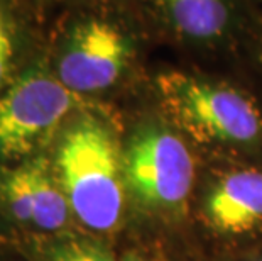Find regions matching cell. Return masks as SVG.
Returning <instances> with one entry per match:
<instances>
[{"instance_id": "7", "label": "cell", "mask_w": 262, "mask_h": 261, "mask_svg": "<svg viewBox=\"0 0 262 261\" xmlns=\"http://www.w3.org/2000/svg\"><path fill=\"white\" fill-rule=\"evenodd\" d=\"M150 4L166 31L189 44H219L235 26L232 0H150Z\"/></svg>"}, {"instance_id": "9", "label": "cell", "mask_w": 262, "mask_h": 261, "mask_svg": "<svg viewBox=\"0 0 262 261\" xmlns=\"http://www.w3.org/2000/svg\"><path fill=\"white\" fill-rule=\"evenodd\" d=\"M48 261H120L115 254L92 239H70L56 244Z\"/></svg>"}, {"instance_id": "6", "label": "cell", "mask_w": 262, "mask_h": 261, "mask_svg": "<svg viewBox=\"0 0 262 261\" xmlns=\"http://www.w3.org/2000/svg\"><path fill=\"white\" fill-rule=\"evenodd\" d=\"M0 197L19 224L37 231H59L70 220V202L44 158L7 171L0 178Z\"/></svg>"}, {"instance_id": "8", "label": "cell", "mask_w": 262, "mask_h": 261, "mask_svg": "<svg viewBox=\"0 0 262 261\" xmlns=\"http://www.w3.org/2000/svg\"><path fill=\"white\" fill-rule=\"evenodd\" d=\"M206 219L219 232L242 234L262 224V173L232 171L211 188L205 202Z\"/></svg>"}, {"instance_id": "3", "label": "cell", "mask_w": 262, "mask_h": 261, "mask_svg": "<svg viewBox=\"0 0 262 261\" xmlns=\"http://www.w3.org/2000/svg\"><path fill=\"white\" fill-rule=\"evenodd\" d=\"M80 104L58 76L32 66L0 95V159H20L41 148Z\"/></svg>"}, {"instance_id": "5", "label": "cell", "mask_w": 262, "mask_h": 261, "mask_svg": "<svg viewBox=\"0 0 262 261\" xmlns=\"http://www.w3.org/2000/svg\"><path fill=\"white\" fill-rule=\"evenodd\" d=\"M134 56L125 29L103 17L78 19L66 29L56 59L58 80L76 95L112 88Z\"/></svg>"}, {"instance_id": "4", "label": "cell", "mask_w": 262, "mask_h": 261, "mask_svg": "<svg viewBox=\"0 0 262 261\" xmlns=\"http://www.w3.org/2000/svg\"><path fill=\"white\" fill-rule=\"evenodd\" d=\"M124 171L134 197L159 210L183 207L194 180L186 144L158 122H147L134 132L124 153Z\"/></svg>"}, {"instance_id": "2", "label": "cell", "mask_w": 262, "mask_h": 261, "mask_svg": "<svg viewBox=\"0 0 262 261\" xmlns=\"http://www.w3.org/2000/svg\"><path fill=\"white\" fill-rule=\"evenodd\" d=\"M168 115L200 143L252 144L262 136V114L250 97L227 83L185 71L156 78Z\"/></svg>"}, {"instance_id": "1", "label": "cell", "mask_w": 262, "mask_h": 261, "mask_svg": "<svg viewBox=\"0 0 262 261\" xmlns=\"http://www.w3.org/2000/svg\"><path fill=\"white\" fill-rule=\"evenodd\" d=\"M54 173L75 217L97 232L120 224L125 202L124 154L112 129L95 115H81L61 134Z\"/></svg>"}, {"instance_id": "10", "label": "cell", "mask_w": 262, "mask_h": 261, "mask_svg": "<svg viewBox=\"0 0 262 261\" xmlns=\"http://www.w3.org/2000/svg\"><path fill=\"white\" fill-rule=\"evenodd\" d=\"M15 53H17V29L9 10L0 4V95L9 87Z\"/></svg>"}, {"instance_id": "12", "label": "cell", "mask_w": 262, "mask_h": 261, "mask_svg": "<svg viewBox=\"0 0 262 261\" xmlns=\"http://www.w3.org/2000/svg\"><path fill=\"white\" fill-rule=\"evenodd\" d=\"M130 261H141V259H130Z\"/></svg>"}, {"instance_id": "11", "label": "cell", "mask_w": 262, "mask_h": 261, "mask_svg": "<svg viewBox=\"0 0 262 261\" xmlns=\"http://www.w3.org/2000/svg\"><path fill=\"white\" fill-rule=\"evenodd\" d=\"M80 2H85V4H114L117 0H80Z\"/></svg>"}]
</instances>
